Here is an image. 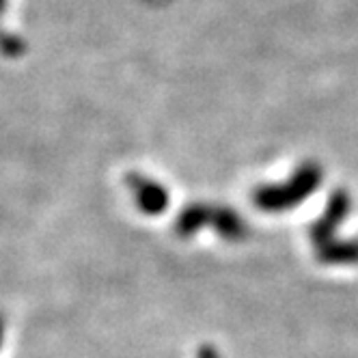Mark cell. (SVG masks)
<instances>
[{
	"label": "cell",
	"instance_id": "6da1fadb",
	"mask_svg": "<svg viewBox=\"0 0 358 358\" xmlns=\"http://www.w3.org/2000/svg\"><path fill=\"white\" fill-rule=\"evenodd\" d=\"M322 182V169L315 162H306L302 164L289 182L280 184V186H262L252 192V203L255 208H259L264 212H285L315 192V188Z\"/></svg>",
	"mask_w": 358,
	"mask_h": 358
},
{
	"label": "cell",
	"instance_id": "7a4b0ae2",
	"mask_svg": "<svg viewBox=\"0 0 358 358\" xmlns=\"http://www.w3.org/2000/svg\"><path fill=\"white\" fill-rule=\"evenodd\" d=\"M201 227H212L218 236L231 242H240L248 236L246 222L231 208L208 206V203H192L184 208L175 222V234L179 238H190Z\"/></svg>",
	"mask_w": 358,
	"mask_h": 358
},
{
	"label": "cell",
	"instance_id": "3957f363",
	"mask_svg": "<svg viewBox=\"0 0 358 358\" xmlns=\"http://www.w3.org/2000/svg\"><path fill=\"white\" fill-rule=\"evenodd\" d=\"M127 186H130L136 206L147 216H158L169 208V192L162 184L153 182V179L132 173L127 175Z\"/></svg>",
	"mask_w": 358,
	"mask_h": 358
},
{
	"label": "cell",
	"instance_id": "277c9868",
	"mask_svg": "<svg viewBox=\"0 0 358 358\" xmlns=\"http://www.w3.org/2000/svg\"><path fill=\"white\" fill-rule=\"evenodd\" d=\"M24 50H27L24 39H20L17 35L0 31V52L5 57H20V55H24Z\"/></svg>",
	"mask_w": 358,
	"mask_h": 358
},
{
	"label": "cell",
	"instance_id": "5b68a950",
	"mask_svg": "<svg viewBox=\"0 0 358 358\" xmlns=\"http://www.w3.org/2000/svg\"><path fill=\"white\" fill-rule=\"evenodd\" d=\"M7 9V0H0V13Z\"/></svg>",
	"mask_w": 358,
	"mask_h": 358
}]
</instances>
